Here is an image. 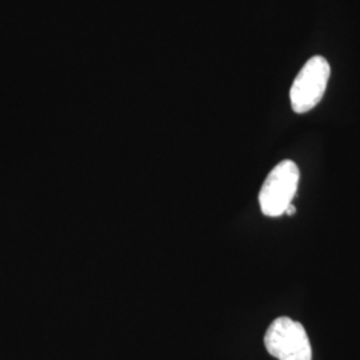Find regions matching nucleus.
<instances>
[{"mask_svg":"<svg viewBox=\"0 0 360 360\" xmlns=\"http://www.w3.org/2000/svg\"><path fill=\"white\" fill-rule=\"evenodd\" d=\"M299 178V167L292 160H283L271 169L259 193L260 210L266 217L276 218L285 214L295 198Z\"/></svg>","mask_w":360,"mask_h":360,"instance_id":"f257e3e1","label":"nucleus"},{"mask_svg":"<svg viewBox=\"0 0 360 360\" xmlns=\"http://www.w3.org/2000/svg\"><path fill=\"white\" fill-rule=\"evenodd\" d=\"M264 345L279 360H312V349L304 327L291 318L282 316L271 323Z\"/></svg>","mask_w":360,"mask_h":360,"instance_id":"f03ea898","label":"nucleus"},{"mask_svg":"<svg viewBox=\"0 0 360 360\" xmlns=\"http://www.w3.org/2000/svg\"><path fill=\"white\" fill-rule=\"evenodd\" d=\"M331 77L330 63L323 56H312L303 65L290 91L291 107L296 114L311 111L322 101Z\"/></svg>","mask_w":360,"mask_h":360,"instance_id":"7ed1b4c3","label":"nucleus"},{"mask_svg":"<svg viewBox=\"0 0 360 360\" xmlns=\"http://www.w3.org/2000/svg\"><path fill=\"white\" fill-rule=\"evenodd\" d=\"M295 211H296L295 207H294V205H292V203H291V205H290V206L287 207V210H285V214H287V215H292V214H294V212H295Z\"/></svg>","mask_w":360,"mask_h":360,"instance_id":"20e7f679","label":"nucleus"}]
</instances>
